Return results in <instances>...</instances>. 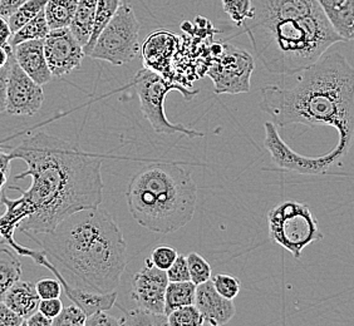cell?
Listing matches in <instances>:
<instances>
[{
    "instance_id": "cell-35",
    "label": "cell",
    "mask_w": 354,
    "mask_h": 326,
    "mask_svg": "<svg viewBox=\"0 0 354 326\" xmlns=\"http://www.w3.org/2000/svg\"><path fill=\"white\" fill-rule=\"evenodd\" d=\"M35 290L41 299H57L61 298L63 289L58 279H43L35 284Z\"/></svg>"
},
{
    "instance_id": "cell-21",
    "label": "cell",
    "mask_w": 354,
    "mask_h": 326,
    "mask_svg": "<svg viewBox=\"0 0 354 326\" xmlns=\"http://www.w3.org/2000/svg\"><path fill=\"white\" fill-rule=\"evenodd\" d=\"M21 264L18 253L9 247H0V301L14 282L21 280Z\"/></svg>"
},
{
    "instance_id": "cell-8",
    "label": "cell",
    "mask_w": 354,
    "mask_h": 326,
    "mask_svg": "<svg viewBox=\"0 0 354 326\" xmlns=\"http://www.w3.org/2000/svg\"><path fill=\"white\" fill-rule=\"evenodd\" d=\"M141 23L129 3H121L109 24L103 28L88 57L109 61L112 66H124L140 52Z\"/></svg>"
},
{
    "instance_id": "cell-41",
    "label": "cell",
    "mask_w": 354,
    "mask_h": 326,
    "mask_svg": "<svg viewBox=\"0 0 354 326\" xmlns=\"http://www.w3.org/2000/svg\"><path fill=\"white\" fill-rule=\"evenodd\" d=\"M26 0H0V18L8 21V18L21 7Z\"/></svg>"
},
{
    "instance_id": "cell-1",
    "label": "cell",
    "mask_w": 354,
    "mask_h": 326,
    "mask_svg": "<svg viewBox=\"0 0 354 326\" xmlns=\"http://www.w3.org/2000/svg\"><path fill=\"white\" fill-rule=\"evenodd\" d=\"M9 155L27 164L15 180H32L27 191L10 187L21 198H3L4 213L18 224L17 230L50 231L75 212L102 204V157L46 132L24 138Z\"/></svg>"
},
{
    "instance_id": "cell-9",
    "label": "cell",
    "mask_w": 354,
    "mask_h": 326,
    "mask_svg": "<svg viewBox=\"0 0 354 326\" xmlns=\"http://www.w3.org/2000/svg\"><path fill=\"white\" fill-rule=\"evenodd\" d=\"M264 147L269 151L274 166L281 171H290L309 176H324L330 173L334 167H341L343 160L349 153L335 146L333 150L322 156H301L283 141L278 127L274 123L269 121L264 123Z\"/></svg>"
},
{
    "instance_id": "cell-15",
    "label": "cell",
    "mask_w": 354,
    "mask_h": 326,
    "mask_svg": "<svg viewBox=\"0 0 354 326\" xmlns=\"http://www.w3.org/2000/svg\"><path fill=\"white\" fill-rule=\"evenodd\" d=\"M13 59L21 70L39 86L47 84L52 79L43 50V39L21 41L12 48Z\"/></svg>"
},
{
    "instance_id": "cell-45",
    "label": "cell",
    "mask_w": 354,
    "mask_h": 326,
    "mask_svg": "<svg viewBox=\"0 0 354 326\" xmlns=\"http://www.w3.org/2000/svg\"><path fill=\"white\" fill-rule=\"evenodd\" d=\"M4 189H0V206H3V198H4Z\"/></svg>"
},
{
    "instance_id": "cell-10",
    "label": "cell",
    "mask_w": 354,
    "mask_h": 326,
    "mask_svg": "<svg viewBox=\"0 0 354 326\" xmlns=\"http://www.w3.org/2000/svg\"><path fill=\"white\" fill-rule=\"evenodd\" d=\"M254 69L255 61L249 52L224 44L221 53L207 69V75L214 82L216 95H243L250 90Z\"/></svg>"
},
{
    "instance_id": "cell-25",
    "label": "cell",
    "mask_w": 354,
    "mask_h": 326,
    "mask_svg": "<svg viewBox=\"0 0 354 326\" xmlns=\"http://www.w3.org/2000/svg\"><path fill=\"white\" fill-rule=\"evenodd\" d=\"M49 33V27H48L46 17H44V10L35 15L32 21L26 23L23 27L19 28L17 32H14L9 44L10 47L19 44L21 41H35V39H44Z\"/></svg>"
},
{
    "instance_id": "cell-28",
    "label": "cell",
    "mask_w": 354,
    "mask_h": 326,
    "mask_svg": "<svg viewBox=\"0 0 354 326\" xmlns=\"http://www.w3.org/2000/svg\"><path fill=\"white\" fill-rule=\"evenodd\" d=\"M167 325L201 326L204 325V320L196 306H181L167 314Z\"/></svg>"
},
{
    "instance_id": "cell-5",
    "label": "cell",
    "mask_w": 354,
    "mask_h": 326,
    "mask_svg": "<svg viewBox=\"0 0 354 326\" xmlns=\"http://www.w3.org/2000/svg\"><path fill=\"white\" fill-rule=\"evenodd\" d=\"M129 210L137 224L156 233H171L190 222L196 210L198 187L190 171L156 163L140 171L126 190Z\"/></svg>"
},
{
    "instance_id": "cell-13",
    "label": "cell",
    "mask_w": 354,
    "mask_h": 326,
    "mask_svg": "<svg viewBox=\"0 0 354 326\" xmlns=\"http://www.w3.org/2000/svg\"><path fill=\"white\" fill-rule=\"evenodd\" d=\"M167 284L166 271L153 265L150 258H146L141 270L132 276L131 299L137 307L152 313L165 314V291Z\"/></svg>"
},
{
    "instance_id": "cell-3",
    "label": "cell",
    "mask_w": 354,
    "mask_h": 326,
    "mask_svg": "<svg viewBox=\"0 0 354 326\" xmlns=\"http://www.w3.org/2000/svg\"><path fill=\"white\" fill-rule=\"evenodd\" d=\"M290 87L266 84L259 107L277 127L329 126L338 143L352 148L354 135V72L341 52H326L297 73Z\"/></svg>"
},
{
    "instance_id": "cell-31",
    "label": "cell",
    "mask_w": 354,
    "mask_h": 326,
    "mask_svg": "<svg viewBox=\"0 0 354 326\" xmlns=\"http://www.w3.org/2000/svg\"><path fill=\"white\" fill-rule=\"evenodd\" d=\"M87 315L75 304L63 306L61 313L52 320V326H84Z\"/></svg>"
},
{
    "instance_id": "cell-19",
    "label": "cell",
    "mask_w": 354,
    "mask_h": 326,
    "mask_svg": "<svg viewBox=\"0 0 354 326\" xmlns=\"http://www.w3.org/2000/svg\"><path fill=\"white\" fill-rule=\"evenodd\" d=\"M63 290L66 292L67 298L78 307H81L83 313L87 316L101 310L109 311V309L115 306L117 301V291L102 294L71 285L63 287Z\"/></svg>"
},
{
    "instance_id": "cell-42",
    "label": "cell",
    "mask_w": 354,
    "mask_h": 326,
    "mask_svg": "<svg viewBox=\"0 0 354 326\" xmlns=\"http://www.w3.org/2000/svg\"><path fill=\"white\" fill-rule=\"evenodd\" d=\"M24 326H52V320L46 318L38 310L23 321Z\"/></svg>"
},
{
    "instance_id": "cell-24",
    "label": "cell",
    "mask_w": 354,
    "mask_h": 326,
    "mask_svg": "<svg viewBox=\"0 0 354 326\" xmlns=\"http://www.w3.org/2000/svg\"><path fill=\"white\" fill-rule=\"evenodd\" d=\"M121 3H122V0H97L93 30H92V35L89 38L88 43L83 47L84 55H88L91 53L98 35H101L103 28L106 27L109 24V21L112 19V17L116 13Z\"/></svg>"
},
{
    "instance_id": "cell-11",
    "label": "cell",
    "mask_w": 354,
    "mask_h": 326,
    "mask_svg": "<svg viewBox=\"0 0 354 326\" xmlns=\"http://www.w3.org/2000/svg\"><path fill=\"white\" fill-rule=\"evenodd\" d=\"M43 50L52 77L61 78L80 68L86 57L83 48L69 28L49 30L43 39Z\"/></svg>"
},
{
    "instance_id": "cell-16",
    "label": "cell",
    "mask_w": 354,
    "mask_h": 326,
    "mask_svg": "<svg viewBox=\"0 0 354 326\" xmlns=\"http://www.w3.org/2000/svg\"><path fill=\"white\" fill-rule=\"evenodd\" d=\"M329 24L344 41L354 38V0H317Z\"/></svg>"
},
{
    "instance_id": "cell-44",
    "label": "cell",
    "mask_w": 354,
    "mask_h": 326,
    "mask_svg": "<svg viewBox=\"0 0 354 326\" xmlns=\"http://www.w3.org/2000/svg\"><path fill=\"white\" fill-rule=\"evenodd\" d=\"M13 57V50L12 48L1 47L0 46V68L7 66Z\"/></svg>"
},
{
    "instance_id": "cell-17",
    "label": "cell",
    "mask_w": 354,
    "mask_h": 326,
    "mask_svg": "<svg viewBox=\"0 0 354 326\" xmlns=\"http://www.w3.org/2000/svg\"><path fill=\"white\" fill-rule=\"evenodd\" d=\"M39 300L41 298L37 294L35 284L18 280L8 290L3 303L21 319L26 320L38 310Z\"/></svg>"
},
{
    "instance_id": "cell-7",
    "label": "cell",
    "mask_w": 354,
    "mask_h": 326,
    "mask_svg": "<svg viewBox=\"0 0 354 326\" xmlns=\"http://www.w3.org/2000/svg\"><path fill=\"white\" fill-rule=\"evenodd\" d=\"M268 230L272 242L300 258L303 250L324 238L309 204L283 201L268 213Z\"/></svg>"
},
{
    "instance_id": "cell-32",
    "label": "cell",
    "mask_w": 354,
    "mask_h": 326,
    "mask_svg": "<svg viewBox=\"0 0 354 326\" xmlns=\"http://www.w3.org/2000/svg\"><path fill=\"white\" fill-rule=\"evenodd\" d=\"M212 282L214 289L225 298V299L234 300L240 292V281L235 276L227 274H218L212 276Z\"/></svg>"
},
{
    "instance_id": "cell-27",
    "label": "cell",
    "mask_w": 354,
    "mask_h": 326,
    "mask_svg": "<svg viewBox=\"0 0 354 326\" xmlns=\"http://www.w3.org/2000/svg\"><path fill=\"white\" fill-rule=\"evenodd\" d=\"M47 0H26L21 7L8 18V26L12 30V35L19 28L23 27L26 23L32 21L35 15L43 12Z\"/></svg>"
},
{
    "instance_id": "cell-33",
    "label": "cell",
    "mask_w": 354,
    "mask_h": 326,
    "mask_svg": "<svg viewBox=\"0 0 354 326\" xmlns=\"http://www.w3.org/2000/svg\"><path fill=\"white\" fill-rule=\"evenodd\" d=\"M177 255H178V252L176 249L171 247L169 245H160V246H157L156 249H153L150 260L151 262L156 267L166 271L174 264Z\"/></svg>"
},
{
    "instance_id": "cell-22",
    "label": "cell",
    "mask_w": 354,
    "mask_h": 326,
    "mask_svg": "<svg viewBox=\"0 0 354 326\" xmlns=\"http://www.w3.org/2000/svg\"><path fill=\"white\" fill-rule=\"evenodd\" d=\"M78 0H47L44 17L49 30L68 28L73 19Z\"/></svg>"
},
{
    "instance_id": "cell-40",
    "label": "cell",
    "mask_w": 354,
    "mask_h": 326,
    "mask_svg": "<svg viewBox=\"0 0 354 326\" xmlns=\"http://www.w3.org/2000/svg\"><path fill=\"white\" fill-rule=\"evenodd\" d=\"M13 58V57H12ZM12 61V59H10ZM10 61L3 68H0V113L6 112V99H7L8 75L10 69Z\"/></svg>"
},
{
    "instance_id": "cell-37",
    "label": "cell",
    "mask_w": 354,
    "mask_h": 326,
    "mask_svg": "<svg viewBox=\"0 0 354 326\" xmlns=\"http://www.w3.org/2000/svg\"><path fill=\"white\" fill-rule=\"evenodd\" d=\"M63 303L59 298L57 299H41L38 304V311L43 314L48 319L53 320L61 313Z\"/></svg>"
},
{
    "instance_id": "cell-26",
    "label": "cell",
    "mask_w": 354,
    "mask_h": 326,
    "mask_svg": "<svg viewBox=\"0 0 354 326\" xmlns=\"http://www.w3.org/2000/svg\"><path fill=\"white\" fill-rule=\"evenodd\" d=\"M118 307L123 311L120 319V326H164L167 325L166 314L152 313L150 310L135 307L132 310H124L122 306Z\"/></svg>"
},
{
    "instance_id": "cell-12",
    "label": "cell",
    "mask_w": 354,
    "mask_h": 326,
    "mask_svg": "<svg viewBox=\"0 0 354 326\" xmlns=\"http://www.w3.org/2000/svg\"><path fill=\"white\" fill-rule=\"evenodd\" d=\"M44 102L43 88L26 75L12 58L8 75L6 112L13 116H35Z\"/></svg>"
},
{
    "instance_id": "cell-6",
    "label": "cell",
    "mask_w": 354,
    "mask_h": 326,
    "mask_svg": "<svg viewBox=\"0 0 354 326\" xmlns=\"http://www.w3.org/2000/svg\"><path fill=\"white\" fill-rule=\"evenodd\" d=\"M132 86L136 90L143 117L150 122L151 127L160 135L181 133L189 138H203L205 133L196 129L185 127L181 123L170 122L165 113V99L171 90L180 92L186 101H191L198 95V89L186 88L184 86L166 79L161 73L152 69H140L132 79Z\"/></svg>"
},
{
    "instance_id": "cell-43",
    "label": "cell",
    "mask_w": 354,
    "mask_h": 326,
    "mask_svg": "<svg viewBox=\"0 0 354 326\" xmlns=\"http://www.w3.org/2000/svg\"><path fill=\"white\" fill-rule=\"evenodd\" d=\"M10 37H12V30L8 26V21L3 18H0V46L1 47L12 48L9 44L10 41Z\"/></svg>"
},
{
    "instance_id": "cell-36",
    "label": "cell",
    "mask_w": 354,
    "mask_h": 326,
    "mask_svg": "<svg viewBox=\"0 0 354 326\" xmlns=\"http://www.w3.org/2000/svg\"><path fill=\"white\" fill-rule=\"evenodd\" d=\"M84 326H120V319H116L106 310H101L87 316Z\"/></svg>"
},
{
    "instance_id": "cell-4",
    "label": "cell",
    "mask_w": 354,
    "mask_h": 326,
    "mask_svg": "<svg viewBox=\"0 0 354 326\" xmlns=\"http://www.w3.org/2000/svg\"><path fill=\"white\" fill-rule=\"evenodd\" d=\"M252 17L241 28L257 58L274 75H295L346 41L317 0H252Z\"/></svg>"
},
{
    "instance_id": "cell-39",
    "label": "cell",
    "mask_w": 354,
    "mask_h": 326,
    "mask_svg": "<svg viewBox=\"0 0 354 326\" xmlns=\"http://www.w3.org/2000/svg\"><path fill=\"white\" fill-rule=\"evenodd\" d=\"M12 157L9 153L0 151V189H6L8 178L10 176V162Z\"/></svg>"
},
{
    "instance_id": "cell-30",
    "label": "cell",
    "mask_w": 354,
    "mask_h": 326,
    "mask_svg": "<svg viewBox=\"0 0 354 326\" xmlns=\"http://www.w3.org/2000/svg\"><path fill=\"white\" fill-rule=\"evenodd\" d=\"M225 13L236 27L241 28L252 17V0H221Z\"/></svg>"
},
{
    "instance_id": "cell-2",
    "label": "cell",
    "mask_w": 354,
    "mask_h": 326,
    "mask_svg": "<svg viewBox=\"0 0 354 326\" xmlns=\"http://www.w3.org/2000/svg\"><path fill=\"white\" fill-rule=\"evenodd\" d=\"M71 286L116 291L127 264L121 229L101 206L78 211L48 232H26Z\"/></svg>"
},
{
    "instance_id": "cell-20",
    "label": "cell",
    "mask_w": 354,
    "mask_h": 326,
    "mask_svg": "<svg viewBox=\"0 0 354 326\" xmlns=\"http://www.w3.org/2000/svg\"><path fill=\"white\" fill-rule=\"evenodd\" d=\"M97 0H78L73 19L69 24V30L75 39L82 46L88 43L95 23Z\"/></svg>"
},
{
    "instance_id": "cell-34",
    "label": "cell",
    "mask_w": 354,
    "mask_h": 326,
    "mask_svg": "<svg viewBox=\"0 0 354 326\" xmlns=\"http://www.w3.org/2000/svg\"><path fill=\"white\" fill-rule=\"evenodd\" d=\"M166 275L169 282H183V281H190V272L189 266L186 261V256L177 255L176 260L174 264L166 270Z\"/></svg>"
},
{
    "instance_id": "cell-23",
    "label": "cell",
    "mask_w": 354,
    "mask_h": 326,
    "mask_svg": "<svg viewBox=\"0 0 354 326\" xmlns=\"http://www.w3.org/2000/svg\"><path fill=\"white\" fill-rule=\"evenodd\" d=\"M196 285L192 281L169 282L165 291V314L181 306L194 305Z\"/></svg>"
},
{
    "instance_id": "cell-14",
    "label": "cell",
    "mask_w": 354,
    "mask_h": 326,
    "mask_svg": "<svg viewBox=\"0 0 354 326\" xmlns=\"http://www.w3.org/2000/svg\"><path fill=\"white\" fill-rule=\"evenodd\" d=\"M194 305L201 314L204 325H226L236 315L234 300L223 298L214 289L212 280L196 285Z\"/></svg>"
},
{
    "instance_id": "cell-18",
    "label": "cell",
    "mask_w": 354,
    "mask_h": 326,
    "mask_svg": "<svg viewBox=\"0 0 354 326\" xmlns=\"http://www.w3.org/2000/svg\"><path fill=\"white\" fill-rule=\"evenodd\" d=\"M175 35L167 32H157L150 35V38L143 44L142 55L146 67L155 72L161 70V67L167 66L174 55Z\"/></svg>"
},
{
    "instance_id": "cell-38",
    "label": "cell",
    "mask_w": 354,
    "mask_h": 326,
    "mask_svg": "<svg viewBox=\"0 0 354 326\" xmlns=\"http://www.w3.org/2000/svg\"><path fill=\"white\" fill-rule=\"evenodd\" d=\"M23 321L19 315L10 310L3 301H0V326H23Z\"/></svg>"
},
{
    "instance_id": "cell-29",
    "label": "cell",
    "mask_w": 354,
    "mask_h": 326,
    "mask_svg": "<svg viewBox=\"0 0 354 326\" xmlns=\"http://www.w3.org/2000/svg\"><path fill=\"white\" fill-rule=\"evenodd\" d=\"M189 272H190V281L195 285H200L205 281L212 279V269L210 264L205 260L198 252H191L186 256Z\"/></svg>"
}]
</instances>
